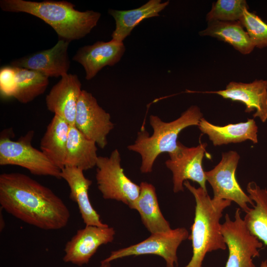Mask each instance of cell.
I'll list each match as a JSON object with an SVG mask.
<instances>
[{
  "label": "cell",
  "mask_w": 267,
  "mask_h": 267,
  "mask_svg": "<svg viewBox=\"0 0 267 267\" xmlns=\"http://www.w3.org/2000/svg\"><path fill=\"white\" fill-rule=\"evenodd\" d=\"M96 144L82 134L75 125L70 126L66 146L65 167L84 171L96 166Z\"/></svg>",
  "instance_id": "21"
},
{
  "label": "cell",
  "mask_w": 267,
  "mask_h": 267,
  "mask_svg": "<svg viewBox=\"0 0 267 267\" xmlns=\"http://www.w3.org/2000/svg\"><path fill=\"white\" fill-rule=\"evenodd\" d=\"M198 127L202 133L208 136L214 146L239 143L247 140L254 143L258 141V128L253 119H248L245 122L219 126L211 124L203 117Z\"/></svg>",
  "instance_id": "18"
},
{
  "label": "cell",
  "mask_w": 267,
  "mask_h": 267,
  "mask_svg": "<svg viewBox=\"0 0 267 267\" xmlns=\"http://www.w3.org/2000/svg\"><path fill=\"white\" fill-rule=\"evenodd\" d=\"M201 36H210L227 43L243 54L250 53L255 47L239 21L208 22L207 28L199 32Z\"/></svg>",
  "instance_id": "23"
},
{
  "label": "cell",
  "mask_w": 267,
  "mask_h": 267,
  "mask_svg": "<svg viewBox=\"0 0 267 267\" xmlns=\"http://www.w3.org/2000/svg\"><path fill=\"white\" fill-rule=\"evenodd\" d=\"M82 84L77 75L68 73L51 89L45 97L47 109L74 125L77 104Z\"/></svg>",
  "instance_id": "16"
},
{
  "label": "cell",
  "mask_w": 267,
  "mask_h": 267,
  "mask_svg": "<svg viewBox=\"0 0 267 267\" xmlns=\"http://www.w3.org/2000/svg\"><path fill=\"white\" fill-rule=\"evenodd\" d=\"M202 118L203 114L196 105H191L179 117L169 122H164L158 116L150 115L149 123L153 130L152 134L149 135L145 129L141 130L138 132L134 143L128 146L129 150L140 155L141 172L151 173L160 154L167 152L169 154L176 151L179 134L188 127L198 126Z\"/></svg>",
  "instance_id": "4"
},
{
  "label": "cell",
  "mask_w": 267,
  "mask_h": 267,
  "mask_svg": "<svg viewBox=\"0 0 267 267\" xmlns=\"http://www.w3.org/2000/svg\"><path fill=\"white\" fill-rule=\"evenodd\" d=\"M117 149L109 157L98 156L95 178L104 199L122 202L131 208L139 195L140 186L126 176Z\"/></svg>",
  "instance_id": "6"
},
{
  "label": "cell",
  "mask_w": 267,
  "mask_h": 267,
  "mask_svg": "<svg viewBox=\"0 0 267 267\" xmlns=\"http://www.w3.org/2000/svg\"><path fill=\"white\" fill-rule=\"evenodd\" d=\"M69 43L59 39L51 48L14 59L10 65L38 71L48 78L61 77L68 74L70 67Z\"/></svg>",
  "instance_id": "13"
},
{
  "label": "cell",
  "mask_w": 267,
  "mask_h": 267,
  "mask_svg": "<svg viewBox=\"0 0 267 267\" xmlns=\"http://www.w3.org/2000/svg\"><path fill=\"white\" fill-rule=\"evenodd\" d=\"M16 88V71L11 65L0 70V91L3 98L13 97Z\"/></svg>",
  "instance_id": "28"
},
{
  "label": "cell",
  "mask_w": 267,
  "mask_h": 267,
  "mask_svg": "<svg viewBox=\"0 0 267 267\" xmlns=\"http://www.w3.org/2000/svg\"><path fill=\"white\" fill-rule=\"evenodd\" d=\"M70 126L64 119L54 115L40 141L41 150L61 170L65 167Z\"/></svg>",
  "instance_id": "22"
},
{
  "label": "cell",
  "mask_w": 267,
  "mask_h": 267,
  "mask_svg": "<svg viewBox=\"0 0 267 267\" xmlns=\"http://www.w3.org/2000/svg\"><path fill=\"white\" fill-rule=\"evenodd\" d=\"M60 176L67 182L70 190L69 198L77 204L86 225L108 226L102 222L90 202L88 191L92 181L85 176L84 171L77 168L65 167L61 170Z\"/></svg>",
  "instance_id": "17"
},
{
  "label": "cell",
  "mask_w": 267,
  "mask_h": 267,
  "mask_svg": "<svg viewBox=\"0 0 267 267\" xmlns=\"http://www.w3.org/2000/svg\"><path fill=\"white\" fill-rule=\"evenodd\" d=\"M188 237V232L184 227L151 234L147 239L137 244L111 252L101 262L111 263L128 256L151 254L163 258L167 267H175L178 265V249L181 242Z\"/></svg>",
  "instance_id": "8"
},
{
  "label": "cell",
  "mask_w": 267,
  "mask_h": 267,
  "mask_svg": "<svg viewBox=\"0 0 267 267\" xmlns=\"http://www.w3.org/2000/svg\"><path fill=\"white\" fill-rule=\"evenodd\" d=\"M0 231H1V230H2L4 228V226H5V224H4V220H3V216L2 215L1 216V214L0 213Z\"/></svg>",
  "instance_id": "29"
},
{
  "label": "cell",
  "mask_w": 267,
  "mask_h": 267,
  "mask_svg": "<svg viewBox=\"0 0 267 267\" xmlns=\"http://www.w3.org/2000/svg\"><path fill=\"white\" fill-rule=\"evenodd\" d=\"M125 51L123 42L112 40L107 42L97 41L93 44L79 48L72 59L82 65L85 79L90 80L103 67L112 66L119 62Z\"/></svg>",
  "instance_id": "14"
},
{
  "label": "cell",
  "mask_w": 267,
  "mask_h": 267,
  "mask_svg": "<svg viewBox=\"0 0 267 267\" xmlns=\"http://www.w3.org/2000/svg\"><path fill=\"white\" fill-rule=\"evenodd\" d=\"M247 191L254 205L246 213L243 220L250 233L267 246V189L251 181Z\"/></svg>",
  "instance_id": "24"
},
{
  "label": "cell",
  "mask_w": 267,
  "mask_h": 267,
  "mask_svg": "<svg viewBox=\"0 0 267 267\" xmlns=\"http://www.w3.org/2000/svg\"><path fill=\"white\" fill-rule=\"evenodd\" d=\"M14 67L16 88L13 97L22 103H27L44 92L49 84L47 76L38 71Z\"/></svg>",
  "instance_id": "25"
},
{
  "label": "cell",
  "mask_w": 267,
  "mask_h": 267,
  "mask_svg": "<svg viewBox=\"0 0 267 267\" xmlns=\"http://www.w3.org/2000/svg\"><path fill=\"white\" fill-rule=\"evenodd\" d=\"M215 93L225 99L243 103L246 113L256 110L254 118L258 117L264 123L267 120V81L256 80L249 83L230 82L225 89L203 92Z\"/></svg>",
  "instance_id": "15"
},
{
  "label": "cell",
  "mask_w": 267,
  "mask_h": 267,
  "mask_svg": "<svg viewBox=\"0 0 267 267\" xmlns=\"http://www.w3.org/2000/svg\"><path fill=\"white\" fill-rule=\"evenodd\" d=\"M115 234L114 229L108 225H86L66 243L63 261L78 266L87 264L100 246L113 241Z\"/></svg>",
  "instance_id": "12"
},
{
  "label": "cell",
  "mask_w": 267,
  "mask_h": 267,
  "mask_svg": "<svg viewBox=\"0 0 267 267\" xmlns=\"http://www.w3.org/2000/svg\"><path fill=\"white\" fill-rule=\"evenodd\" d=\"M2 209L21 221L44 230H58L68 224L70 213L50 188L24 174L0 175Z\"/></svg>",
  "instance_id": "1"
},
{
  "label": "cell",
  "mask_w": 267,
  "mask_h": 267,
  "mask_svg": "<svg viewBox=\"0 0 267 267\" xmlns=\"http://www.w3.org/2000/svg\"><path fill=\"white\" fill-rule=\"evenodd\" d=\"M139 186V195L131 209L139 213L144 225L151 234L170 230V225L159 208L154 186L146 182H141Z\"/></svg>",
  "instance_id": "20"
},
{
  "label": "cell",
  "mask_w": 267,
  "mask_h": 267,
  "mask_svg": "<svg viewBox=\"0 0 267 267\" xmlns=\"http://www.w3.org/2000/svg\"><path fill=\"white\" fill-rule=\"evenodd\" d=\"M246 8L248 6L245 0H218L213 3L211 10L206 15V20L239 21Z\"/></svg>",
  "instance_id": "26"
},
{
  "label": "cell",
  "mask_w": 267,
  "mask_h": 267,
  "mask_svg": "<svg viewBox=\"0 0 267 267\" xmlns=\"http://www.w3.org/2000/svg\"><path fill=\"white\" fill-rule=\"evenodd\" d=\"M240 159L234 151L223 152L220 162L212 170L205 172L206 180L212 187L213 198L227 200L236 203L245 213L254 203L242 190L235 177V172Z\"/></svg>",
  "instance_id": "9"
},
{
  "label": "cell",
  "mask_w": 267,
  "mask_h": 267,
  "mask_svg": "<svg viewBox=\"0 0 267 267\" xmlns=\"http://www.w3.org/2000/svg\"><path fill=\"white\" fill-rule=\"evenodd\" d=\"M207 145L206 143H201L197 146L187 147L178 141L176 151L169 154L170 159L165 164L172 173L175 193L183 191V182L188 180L198 183L207 191V180L202 166Z\"/></svg>",
  "instance_id": "11"
},
{
  "label": "cell",
  "mask_w": 267,
  "mask_h": 267,
  "mask_svg": "<svg viewBox=\"0 0 267 267\" xmlns=\"http://www.w3.org/2000/svg\"><path fill=\"white\" fill-rule=\"evenodd\" d=\"M255 47H267V24L261 18L245 8L239 20Z\"/></svg>",
  "instance_id": "27"
},
{
  "label": "cell",
  "mask_w": 267,
  "mask_h": 267,
  "mask_svg": "<svg viewBox=\"0 0 267 267\" xmlns=\"http://www.w3.org/2000/svg\"><path fill=\"white\" fill-rule=\"evenodd\" d=\"M74 125L102 149L107 145V136L114 127L110 114L99 106L90 92L83 89L77 104Z\"/></svg>",
  "instance_id": "10"
},
{
  "label": "cell",
  "mask_w": 267,
  "mask_h": 267,
  "mask_svg": "<svg viewBox=\"0 0 267 267\" xmlns=\"http://www.w3.org/2000/svg\"><path fill=\"white\" fill-rule=\"evenodd\" d=\"M66 0L33 1L0 0L2 11L23 12L35 16L50 26L59 39L68 42L83 38L96 26L100 12L92 10L80 11Z\"/></svg>",
  "instance_id": "2"
},
{
  "label": "cell",
  "mask_w": 267,
  "mask_h": 267,
  "mask_svg": "<svg viewBox=\"0 0 267 267\" xmlns=\"http://www.w3.org/2000/svg\"><path fill=\"white\" fill-rule=\"evenodd\" d=\"M221 229L228 250L225 267H256L253 259L260 256L259 250L263 243L247 228L240 208L235 211L234 221L228 214L225 215Z\"/></svg>",
  "instance_id": "7"
},
{
  "label": "cell",
  "mask_w": 267,
  "mask_h": 267,
  "mask_svg": "<svg viewBox=\"0 0 267 267\" xmlns=\"http://www.w3.org/2000/svg\"><path fill=\"white\" fill-rule=\"evenodd\" d=\"M183 185L193 195L196 205L194 222L191 227L192 256L185 267H202L208 253L227 247L221 232L220 222L224 210L231 203L227 200L211 198L201 187L196 188L186 180Z\"/></svg>",
  "instance_id": "3"
},
{
  "label": "cell",
  "mask_w": 267,
  "mask_h": 267,
  "mask_svg": "<svg viewBox=\"0 0 267 267\" xmlns=\"http://www.w3.org/2000/svg\"><path fill=\"white\" fill-rule=\"evenodd\" d=\"M260 267H267V260L262 262Z\"/></svg>",
  "instance_id": "31"
},
{
  "label": "cell",
  "mask_w": 267,
  "mask_h": 267,
  "mask_svg": "<svg viewBox=\"0 0 267 267\" xmlns=\"http://www.w3.org/2000/svg\"><path fill=\"white\" fill-rule=\"evenodd\" d=\"M99 267H111L110 263H104L100 262V265Z\"/></svg>",
  "instance_id": "30"
},
{
  "label": "cell",
  "mask_w": 267,
  "mask_h": 267,
  "mask_svg": "<svg viewBox=\"0 0 267 267\" xmlns=\"http://www.w3.org/2000/svg\"><path fill=\"white\" fill-rule=\"evenodd\" d=\"M169 1L150 0L141 6L130 10H119L109 9V14L115 21V29L113 32L112 40L123 42L133 30L145 19L159 16V13L169 4Z\"/></svg>",
  "instance_id": "19"
},
{
  "label": "cell",
  "mask_w": 267,
  "mask_h": 267,
  "mask_svg": "<svg viewBox=\"0 0 267 267\" xmlns=\"http://www.w3.org/2000/svg\"><path fill=\"white\" fill-rule=\"evenodd\" d=\"M34 131H30L17 140H12L5 134L0 138V165H15L28 170L37 176H51L60 179L61 170L43 153L31 144Z\"/></svg>",
  "instance_id": "5"
}]
</instances>
